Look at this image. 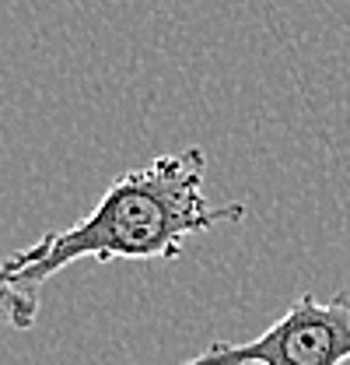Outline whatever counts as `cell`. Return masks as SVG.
<instances>
[{
	"mask_svg": "<svg viewBox=\"0 0 350 365\" xmlns=\"http://www.w3.org/2000/svg\"><path fill=\"white\" fill-rule=\"evenodd\" d=\"M36 309H39V295L18 292V288H0V323L28 330L36 323Z\"/></svg>",
	"mask_w": 350,
	"mask_h": 365,
	"instance_id": "3",
	"label": "cell"
},
{
	"mask_svg": "<svg viewBox=\"0 0 350 365\" xmlns=\"http://www.w3.org/2000/svg\"><path fill=\"white\" fill-rule=\"evenodd\" d=\"M350 362V292L333 299L298 295L280 319L249 341H218L179 365H347Z\"/></svg>",
	"mask_w": 350,
	"mask_h": 365,
	"instance_id": "2",
	"label": "cell"
},
{
	"mask_svg": "<svg viewBox=\"0 0 350 365\" xmlns=\"http://www.w3.org/2000/svg\"><path fill=\"white\" fill-rule=\"evenodd\" d=\"M203 180L207 155L196 144L123 173L85 218L0 260V284L39 292L78 260H179L193 235L245 218V204H211Z\"/></svg>",
	"mask_w": 350,
	"mask_h": 365,
	"instance_id": "1",
	"label": "cell"
}]
</instances>
